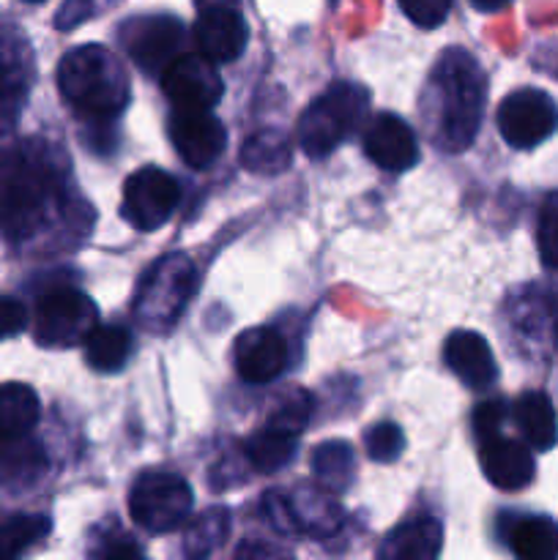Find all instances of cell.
Wrapping results in <instances>:
<instances>
[{"instance_id": "29", "label": "cell", "mask_w": 558, "mask_h": 560, "mask_svg": "<svg viewBox=\"0 0 558 560\" xmlns=\"http://www.w3.org/2000/svg\"><path fill=\"white\" fill-rule=\"evenodd\" d=\"M312 397L304 392V388H293L282 402L274 408V413L268 416V427H277V430L290 432V435L299 438L304 432V427L310 424L312 416Z\"/></svg>"}, {"instance_id": "20", "label": "cell", "mask_w": 558, "mask_h": 560, "mask_svg": "<svg viewBox=\"0 0 558 560\" xmlns=\"http://www.w3.org/2000/svg\"><path fill=\"white\" fill-rule=\"evenodd\" d=\"M514 421L536 452H547L558 441V416L547 394L525 392L514 402Z\"/></svg>"}, {"instance_id": "31", "label": "cell", "mask_w": 558, "mask_h": 560, "mask_svg": "<svg viewBox=\"0 0 558 560\" xmlns=\"http://www.w3.org/2000/svg\"><path fill=\"white\" fill-rule=\"evenodd\" d=\"M22 96H25V80L20 74V66L0 52V126H5L20 113Z\"/></svg>"}, {"instance_id": "9", "label": "cell", "mask_w": 558, "mask_h": 560, "mask_svg": "<svg viewBox=\"0 0 558 560\" xmlns=\"http://www.w3.org/2000/svg\"><path fill=\"white\" fill-rule=\"evenodd\" d=\"M195 42L202 58L217 66L241 58L249 42L241 0H195Z\"/></svg>"}, {"instance_id": "17", "label": "cell", "mask_w": 558, "mask_h": 560, "mask_svg": "<svg viewBox=\"0 0 558 560\" xmlns=\"http://www.w3.org/2000/svg\"><path fill=\"white\" fill-rule=\"evenodd\" d=\"M479 463L485 476L490 479V485L507 492L528 487L536 470L528 448L523 443L509 441V438L501 435L490 438V441H481Z\"/></svg>"}, {"instance_id": "40", "label": "cell", "mask_w": 558, "mask_h": 560, "mask_svg": "<svg viewBox=\"0 0 558 560\" xmlns=\"http://www.w3.org/2000/svg\"><path fill=\"white\" fill-rule=\"evenodd\" d=\"M25 3H44V0H25Z\"/></svg>"}, {"instance_id": "22", "label": "cell", "mask_w": 558, "mask_h": 560, "mask_svg": "<svg viewBox=\"0 0 558 560\" xmlns=\"http://www.w3.org/2000/svg\"><path fill=\"white\" fill-rule=\"evenodd\" d=\"M131 331L118 323H104L85 339V359L96 372H118L131 355Z\"/></svg>"}, {"instance_id": "24", "label": "cell", "mask_w": 558, "mask_h": 560, "mask_svg": "<svg viewBox=\"0 0 558 560\" xmlns=\"http://www.w3.org/2000/svg\"><path fill=\"white\" fill-rule=\"evenodd\" d=\"M312 476L317 479L321 490L345 492L353 485L356 457L353 448L342 441H328L312 452Z\"/></svg>"}, {"instance_id": "39", "label": "cell", "mask_w": 558, "mask_h": 560, "mask_svg": "<svg viewBox=\"0 0 558 560\" xmlns=\"http://www.w3.org/2000/svg\"><path fill=\"white\" fill-rule=\"evenodd\" d=\"M509 3H512V0H470V5H474V9L487 11V14H490V11L503 9V5H509Z\"/></svg>"}, {"instance_id": "6", "label": "cell", "mask_w": 558, "mask_h": 560, "mask_svg": "<svg viewBox=\"0 0 558 560\" xmlns=\"http://www.w3.org/2000/svg\"><path fill=\"white\" fill-rule=\"evenodd\" d=\"M195 495L178 474L148 470L129 492V514L148 534H170L191 517Z\"/></svg>"}, {"instance_id": "10", "label": "cell", "mask_w": 558, "mask_h": 560, "mask_svg": "<svg viewBox=\"0 0 558 560\" xmlns=\"http://www.w3.org/2000/svg\"><path fill=\"white\" fill-rule=\"evenodd\" d=\"M178 202V180L159 167H140L124 184V217L142 233H153L167 224Z\"/></svg>"}, {"instance_id": "5", "label": "cell", "mask_w": 558, "mask_h": 560, "mask_svg": "<svg viewBox=\"0 0 558 560\" xmlns=\"http://www.w3.org/2000/svg\"><path fill=\"white\" fill-rule=\"evenodd\" d=\"M370 107V93L356 82H334L323 96H317L299 118L301 151L310 159H323L342 140H348L364 120Z\"/></svg>"}, {"instance_id": "28", "label": "cell", "mask_w": 558, "mask_h": 560, "mask_svg": "<svg viewBox=\"0 0 558 560\" xmlns=\"http://www.w3.org/2000/svg\"><path fill=\"white\" fill-rule=\"evenodd\" d=\"M53 523L42 514H20L0 525V560H16L49 534Z\"/></svg>"}, {"instance_id": "32", "label": "cell", "mask_w": 558, "mask_h": 560, "mask_svg": "<svg viewBox=\"0 0 558 560\" xmlns=\"http://www.w3.org/2000/svg\"><path fill=\"white\" fill-rule=\"evenodd\" d=\"M542 262L547 268H558V191L547 195L539 208V228H536Z\"/></svg>"}, {"instance_id": "36", "label": "cell", "mask_w": 558, "mask_h": 560, "mask_svg": "<svg viewBox=\"0 0 558 560\" xmlns=\"http://www.w3.org/2000/svg\"><path fill=\"white\" fill-rule=\"evenodd\" d=\"M25 323H27L25 306H22L16 299H11V295H0V339L20 334L22 328H25Z\"/></svg>"}, {"instance_id": "34", "label": "cell", "mask_w": 558, "mask_h": 560, "mask_svg": "<svg viewBox=\"0 0 558 560\" xmlns=\"http://www.w3.org/2000/svg\"><path fill=\"white\" fill-rule=\"evenodd\" d=\"M263 514L268 517V523L274 525V530H279L282 536H299L293 523V514H290L288 495L279 490H268L263 495Z\"/></svg>"}, {"instance_id": "38", "label": "cell", "mask_w": 558, "mask_h": 560, "mask_svg": "<svg viewBox=\"0 0 558 560\" xmlns=\"http://www.w3.org/2000/svg\"><path fill=\"white\" fill-rule=\"evenodd\" d=\"M102 560H142V550L131 536H118L104 547Z\"/></svg>"}, {"instance_id": "27", "label": "cell", "mask_w": 558, "mask_h": 560, "mask_svg": "<svg viewBox=\"0 0 558 560\" xmlns=\"http://www.w3.org/2000/svg\"><path fill=\"white\" fill-rule=\"evenodd\" d=\"M241 164L252 173L260 175H274L282 173L290 164V142L288 137L279 135V131L266 129L252 135L244 142V151H241Z\"/></svg>"}, {"instance_id": "2", "label": "cell", "mask_w": 558, "mask_h": 560, "mask_svg": "<svg viewBox=\"0 0 558 560\" xmlns=\"http://www.w3.org/2000/svg\"><path fill=\"white\" fill-rule=\"evenodd\" d=\"M60 197V175L36 142L0 156V228L9 238H31Z\"/></svg>"}, {"instance_id": "4", "label": "cell", "mask_w": 558, "mask_h": 560, "mask_svg": "<svg viewBox=\"0 0 558 560\" xmlns=\"http://www.w3.org/2000/svg\"><path fill=\"white\" fill-rule=\"evenodd\" d=\"M197 290V266L184 252L164 255L162 260L153 262L137 288L135 315L137 326L146 328L148 334H167L173 331L178 317L184 315L186 304Z\"/></svg>"}, {"instance_id": "30", "label": "cell", "mask_w": 558, "mask_h": 560, "mask_svg": "<svg viewBox=\"0 0 558 560\" xmlns=\"http://www.w3.org/2000/svg\"><path fill=\"white\" fill-rule=\"evenodd\" d=\"M364 448L375 463H394L405 448L403 430L394 421H381L364 432Z\"/></svg>"}, {"instance_id": "7", "label": "cell", "mask_w": 558, "mask_h": 560, "mask_svg": "<svg viewBox=\"0 0 558 560\" xmlns=\"http://www.w3.org/2000/svg\"><path fill=\"white\" fill-rule=\"evenodd\" d=\"M98 326V310L85 293L58 288L42 295L36 306V342L44 348H77L85 345Z\"/></svg>"}, {"instance_id": "37", "label": "cell", "mask_w": 558, "mask_h": 560, "mask_svg": "<svg viewBox=\"0 0 558 560\" xmlns=\"http://www.w3.org/2000/svg\"><path fill=\"white\" fill-rule=\"evenodd\" d=\"M233 560H293V558H290V552H284L282 547H277V545L246 539L239 545Z\"/></svg>"}, {"instance_id": "13", "label": "cell", "mask_w": 558, "mask_h": 560, "mask_svg": "<svg viewBox=\"0 0 558 560\" xmlns=\"http://www.w3.org/2000/svg\"><path fill=\"white\" fill-rule=\"evenodd\" d=\"M170 137H173L178 156L195 170L211 167L228 145V131L213 113L175 109L173 120H170Z\"/></svg>"}, {"instance_id": "16", "label": "cell", "mask_w": 558, "mask_h": 560, "mask_svg": "<svg viewBox=\"0 0 558 560\" xmlns=\"http://www.w3.org/2000/svg\"><path fill=\"white\" fill-rule=\"evenodd\" d=\"M443 361L474 392H487L496 383L498 366L485 337L476 331H454L443 345Z\"/></svg>"}, {"instance_id": "25", "label": "cell", "mask_w": 558, "mask_h": 560, "mask_svg": "<svg viewBox=\"0 0 558 560\" xmlns=\"http://www.w3.org/2000/svg\"><path fill=\"white\" fill-rule=\"evenodd\" d=\"M295 446H299V438L266 424L246 441L244 452L257 474H277L295 457Z\"/></svg>"}, {"instance_id": "23", "label": "cell", "mask_w": 558, "mask_h": 560, "mask_svg": "<svg viewBox=\"0 0 558 560\" xmlns=\"http://www.w3.org/2000/svg\"><path fill=\"white\" fill-rule=\"evenodd\" d=\"M509 547L520 560H556L558 525L547 517H523L509 530Z\"/></svg>"}, {"instance_id": "33", "label": "cell", "mask_w": 558, "mask_h": 560, "mask_svg": "<svg viewBox=\"0 0 558 560\" xmlns=\"http://www.w3.org/2000/svg\"><path fill=\"white\" fill-rule=\"evenodd\" d=\"M399 9L414 25L438 27L446 22L452 0H399Z\"/></svg>"}, {"instance_id": "21", "label": "cell", "mask_w": 558, "mask_h": 560, "mask_svg": "<svg viewBox=\"0 0 558 560\" xmlns=\"http://www.w3.org/2000/svg\"><path fill=\"white\" fill-rule=\"evenodd\" d=\"M42 402L25 383L0 386V441H22L36 427Z\"/></svg>"}, {"instance_id": "14", "label": "cell", "mask_w": 558, "mask_h": 560, "mask_svg": "<svg viewBox=\"0 0 558 560\" xmlns=\"http://www.w3.org/2000/svg\"><path fill=\"white\" fill-rule=\"evenodd\" d=\"M364 151L372 162L388 173H405L419 162V142L414 129L392 113L372 118L364 135Z\"/></svg>"}, {"instance_id": "12", "label": "cell", "mask_w": 558, "mask_h": 560, "mask_svg": "<svg viewBox=\"0 0 558 560\" xmlns=\"http://www.w3.org/2000/svg\"><path fill=\"white\" fill-rule=\"evenodd\" d=\"M164 96L175 104V109L186 113H211L222 98L224 85L217 63L197 55H181L162 74Z\"/></svg>"}, {"instance_id": "19", "label": "cell", "mask_w": 558, "mask_h": 560, "mask_svg": "<svg viewBox=\"0 0 558 560\" xmlns=\"http://www.w3.org/2000/svg\"><path fill=\"white\" fill-rule=\"evenodd\" d=\"M290 514H293V523L299 536H312V539H328V536L337 534L345 523V514L339 509V503L332 495H326L323 490L315 487H301L288 495Z\"/></svg>"}, {"instance_id": "18", "label": "cell", "mask_w": 558, "mask_h": 560, "mask_svg": "<svg viewBox=\"0 0 558 560\" xmlns=\"http://www.w3.org/2000/svg\"><path fill=\"white\" fill-rule=\"evenodd\" d=\"M443 547V528L438 520L419 517L403 523L383 539L377 560H438Z\"/></svg>"}, {"instance_id": "1", "label": "cell", "mask_w": 558, "mask_h": 560, "mask_svg": "<svg viewBox=\"0 0 558 560\" xmlns=\"http://www.w3.org/2000/svg\"><path fill=\"white\" fill-rule=\"evenodd\" d=\"M435 98V131L446 151L460 153L479 135L485 113L487 80L479 60L463 47H452L438 58L430 74Z\"/></svg>"}, {"instance_id": "8", "label": "cell", "mask_w": 558, "mask_h": 560, "mask_svg": "<svg viewBox=\"0 0 558 560\" xmlns=\"http://www.w3.org/2000/svg\"><path fill=\"white\" fill-rule=\"evenodd\" d=\"M184 25L175 16L153 14L135 16L120 27V38L129 58L148 74L162 77L175 60L181 58L184 47Z\"/></svg>"}, {"instance_id": "11", "label": "cell", "mask_w": 558, "mask_h": 560, "mask_svg": "<svg viewBox=\"0 0 558 560\" xmlns=\"http://www.w3.org/2000/svg\"><path fill=\"white\" fill-rule=\"evenodd\" d=\"M498 129L512 148H536L558 129L556 102L536 88L509 93L498 107Z\"/></svg>"}, {"instance_id": "3", "label": "cell", "mask_w": 558, "mask_h": 560, "mask_svg": "<svg viewBox=\"0 0 558 560\" xmlns=\"http://www.w3.org/2000/svg\"><path fill=\"white\" fill-rule=\"evenodd\" d=\"M58 88L66 102L91 120H109L129 104V74L118 55L102 44L69 49L58 66Z\"/></svg>"}, {"instance_id": "35", "label": "cell", "mask_w": 558, "mask_h": 560, "mask_svg": "<svg viewBox=\"0 0 558 560\" xmlns=\"http://www.w3.org/2000/svg\"><path fill=\"white\" fill-rule=\"evenodd\" d=\"M503 419H507V405H503L501 399H487V402L476 405L474 432L481 438V441L498 438V430H501Z\"/></svg>"}, {"instance_id": "15", "label": "cell", "mask_w": 558, "mask_h": 560, "mask_svg": "<svg viewBox=\"0 0 558 560\" xmlns=\"http://www.w3.org/2000/svg\"><path fill=\"white\" fill-rule=\"evenodd\" d=\"M235 370L246 383H271L288 364L284 339L274 328H246L233 345Z\"/></svg>"}, {"instance_id": "26", "label": "cell", "mask_w": 558, "mask_h": 560, "mask_svg": "<svg viewBox=\"0 0 558 560\" xmlns=\"http://www.w3.org/2000/svg\"><path fill=\"white\" fill-rule=\"evenodd\" d=\"M228 530H230L228 509L213 506V509H206L202 514H197L184 534L186 560H206L213 550L222 547V541L228 539Z\"/></svg>"}]
</instances>
